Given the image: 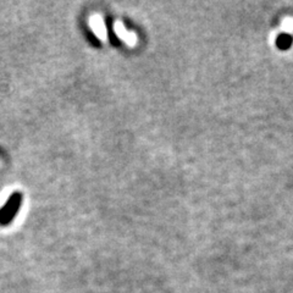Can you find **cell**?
<instances>
[{
    "label": "cell",
    "instance_id": "6da1fadb",
    "mask_svg": "<svg viewBox=\"0 0 293 293\" xmlns=\"http://www.w3.org/2000/svg\"><path fill=\"white\" fill-rule=\"evenodd\" d=\"M89 26L99 39L103 40V42L108 39V31H106V26L101 15L90 16Z\"/></svg>",
    "mask_w": 293,
    "mask_h": 293
},
{
    "label": "cell",
    "instance_id": "7a4b0ae2",
    "mask_svg": "<svg viewBox=\"0 0 293 293\" xmlns=\"http://www.w3.org/2000/svg\"><path fill=\"white\" fill-rule=\"evenodd\" d=\"M114 31H115L116 35H119L130 47H133V45L137 44V35L133 32H130V31L126 30L123 23L120 22V21H116L114 23Z\"/></svg>",
    "mask_w": 293,
    "mask_h": 293
},
{
    "label": "cell",
    "instance_id": "3957f363",
    "mask_svg": "<svg viewBox=\"0 0 293 293\" xmlns=\"http://www.w3.org/2000/svg\"><path fill=\"white\" fill-rule=\"evenodd\" d=\"M18 203H20V197H18V194H14L11 201H9V203L6 204L8 207H5V208L3 209V211L0 213V223L6 224L9 220L13 219L14 214L17 210Z\"/></svg>",
    "mask_w": 293,
    "mask_h": 293
}]
</instances>
